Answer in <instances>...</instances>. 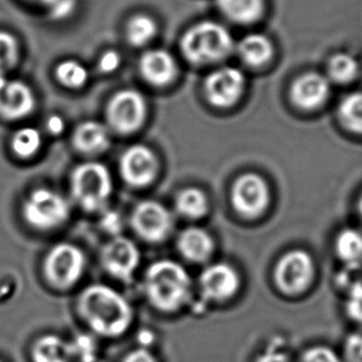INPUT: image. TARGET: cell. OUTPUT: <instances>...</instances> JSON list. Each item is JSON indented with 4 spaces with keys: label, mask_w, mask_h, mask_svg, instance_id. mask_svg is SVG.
<instances>
[{
    "label": "cell",
    "mask_w": 362,
    "mask_h": 362,
    "mask_svg": "<svg viewBox=\"0 0 362 362\" xmlns=\"http://www.w3.org/2000/svg\"><path fill=\"white\" fill-rule=\"evenodd\" d=\"M102 261L104 267L114 277L130 281L140 262V251L132 241L119 236L105 245Z\"/></svg>",
    "instance_id": "cell-13"
},
{
    "label": "cell",
    "mask_w": 362,
    "mask_h": 362,
    "mask_svg": "<svg viewBox=\"0 0 362 362\" xmlns=\"http://www.w3.org/2000/svg\"><path fill=\"white\" fill-rule=\"evenodd\" d=\"M120 168L122 176L129 185L146 186L156 175V157L147 147L136 145L130 147L122 155Z\"/></svg>",
    "instance_id": "cell-14"
},
{
    "label": "cell",
    "mask_w": 362,
    "mask_h": 362,
    "mask_svg": "<svg viewBox=\"0 0 362 362\" xmlns=\"http://www.w3.org/2000/svg\"><path fill=\"white\" fill-rule=\"evenodd\" d=\"M344 362H362V329L353 332L344 341Z\"/></svg>",
    "instance_id": "cell-33"
},
{
    "label": "cell",
    "mask_w": 362,
    "mask_h": 362,
    "mask_svg": "<svg viewBox=\"0 0 362 362\" xmlns=\"http://www.w3.org/2000/svg\"><path fill=\"white\" fill-rule=\"evenodd\" d=\"M69 343L74 361L86 362L97 358V343L90 335L78 334Z\"/></svg>",
    "instance_id": "cell-32"
},
{
    "label": "cell",
    "mask_w": 362,
    "mask_h": 362,
    "mask_svg": "<svg viewBox=\"0 0 362 362\" xmlns=\"http://www.w3.org/2000/svg\"><path fill=\"white\" fill-rule=\"evenodd\" d=\"M54 76L66 88L77 89L87 83L88 69L76 59H64L57 64Z\"/></svg>",
    "instance_id": "cell-28"
},
{
    "label": "cell",
    "mask_w": 362,
    "mask_h": 362,
    "mask_svg": "<svg viewBox=\"0 0 362 362\" xmlns=\"http://www.w3.org/2000/svg\"><path fill=\"white\" fill-rule=\"evenodd\" d=\"M178 249L187 259L202 262L211 256L213 251V239L203 229L189 228L183 231L180 236Z\"/></svg>",
    "instance_id": "cell-20"
},
{
    "label": "cell",
    "mask_w": 362,
    "mask_h": 362,
    "mask_svg": "<svg viewBox=\"0 0 362 362\" xmlns=\"http://www.w3.org/2000/svg\"><path fill=\"white\" fill-rule=\"evenodd\" d=\"M69 213V201L49 188L30 192L21 204L23 219L35 230H54L67 221Z\"/></svg>",
    "instance_id": "cell-4"
},
{
    "label": "cell",
    "mask_w": 362,
    "mask_h": 362,
    "mask_svg": "<svg viewBox=\"0 0 362 362\" xmlns=\"http://www.w3.org/2000/svg\"><path fill=\"white\" fill-rule=\"evenodd\" d=\"M124 362H158L157 358L146 349H137L127 355Z\"/></svg>",
    "instance_id": "cell-38"
},
{
    "label": "cell",
    "mask_w": 362,
    "mask_h": 362,
    "mask_svg": "<svg viewBox=\"0 0 362 362\" xmlns=\"http://www.w3.org/2000/svg\"><path fill=\"white\" fill-rule=\"evenodd\" d=\"M177 211L181 213L182 216L197 219L201 216H206L208 211V201L203 192L197 188H187L180 193L177 197Z\"/></svg>",
    "instance_id": "cell-29"
},
{
    "label": "cell",
    "mask_w": 362,
    "mask_h": 362,
    "mask_svg": "<svg viewBox=\"0 0 362 362\" xmlns=\"http://www.w3.org/2000/svg\"><path fill=\"white\" fill-rule=\"evenodd\" d=\"M42 146L41 132L33 127H24L16 130L10 140V148L20 160L34 158Z\"/></svg>",
    "instance_id": "cell-24"
},
{
    "label": "cell",
    "mask_w": 362,
    "mask_h": 362,
    "mask_svg": "<svg viewBox=\"0 0 362 362\" xmlns=\"http://www.w3.org/2000/svg\"><path fill=\"white\" fill-rule=\"evenodd\" d=\"M78 309L95 333L109 338L125 333L132 322V309L127 299L103 284L84 289L79 297Z\"/></svg>",
    "instance_id": "cell-1"
},
{
    "label": "cell",
    "mask_w": 362,
    "mask_h": 362,
    "mask_svg": "<svg viewBox=\"0 0 362 362\" xmlns=\"http://www.w3.org/2000/svg\"><path fill=\"white\" fill-rule=\"evenodd\" d=\"M84 264V254L79 247L69 243L54 245L44 259L45 279L54 288H71L83 274Z\"/></svg>",
    "instance_id": "cell-6"
},
{
    "label": "cell",
    "mask_w": 362,
    "mask_h": 362,
    "mask_svg": "<svg viewBox=\"0 0 362 362\" xmlns=\"http://www.w3.org/2000/svg\"><path fill=\"white\" fill-rule=\"evenodd\" d=\"M157 34L155 19L146 14L134 15L127 25V41L132 46H144L148 44Z\"/></svg>",
    "instance_id": "cell-27"
},
{
    "label": "cell",
    "mask_w": 362,
    "mask_h": 362,
    "mask_svg": "<svg viewBox=\"0 0 362 362\" xmlns=\"http://www.w3.org/2000/svg\"><path fill=\"white\" fill-rule=\"evenodd\" d=\"M231 201L236 211L249 218L257 216L269 206V191L262 177L246 173L233 187Z\"/></svg>",
    "instance_id": "cell-10"
},
{
    "label": "cell",
    "mask_w": 362,
    "mask_h": 362,
    "mask_svg": "<svg viewBox=\"0 0 362 362\" xmlns=\"http://www.w3.org/2000/svg\"><path fill=\"white\" fill-rule=\"evenodd\" d=\"M358 213H360V216H361L362 219V194L360 196V199H358Z\"/></svg>",
    "instance_id": "cell-41"
},
{
    "label": "cell",
    "mask_w": 362,
    "mask_h": 362,
    "mask_svg": "<svg viewBox=\"0 0 362 362\" xmlns=\"http://www.w3.org/2000/svg\"><path fill=\"white\" fill-rule=\"evenodd\" d=\"M140 71L147 82L165 86L170 83L176 74V61L165 49H151L142 56Z\"/></svg>",
    "instance_id": "cell-17"
},
{
    "label": "cell",
    "mask_w": 362,
    "mask_h": 362,
    "mask_svg": "<svg viewBox=\"0 0 362 362\" xmlns=\"http://www.w3.org/2000/svg\"><path fill=\"white\" fill-rule=\"evenodd\" d=\"M216 4L228 19L238 24L257 21L264 10V0H216Z\"/></svg>",
    "instance_id": "cell-21"
},
{
    "label": "cell",
    "mask_w": 362,
    "mask_h": 362,
    "mask_svg": "<svg viewBox=\"0 0 362 362\" xmlns=\"http://www.w3.org/2000/svg\"><path fill=\"white\" fill-rule=\"evenodd\" d=\"M181 49L192 64H213L233 52L234 40L224 25L206 20L187 30L182 36Z\"/></svg>",
    "instance_id": "cell-3"
},
{
    "label": "cell",
    "mask_w": 362,
    "mask_h": 362,
    "mask_svg": "<svg viewBox=\"0 0 362 362\" xmlns=\"http://www.w3.org/2000/svg\"><path fill=\"white\" fill-rule=\"evenodd\" d=\"M74 145L78 151L84 153H99L110 145L107 127L97 122H82L74 134Z\"/></svg>",
    "instance_id": "cell-19"
},
{
    "label": "cell",
    "mask_w": 362,
    "mask_h": 362,
    "mask_svg": "<svg viewBox=\"0 0 362 362\" xmlns=\"http://www.w3.org/2000/svg\"><path fill=\"white\" fill-rule=\"evenodd\" d=\"M299 362H344L337 351L328 346H314L303 354Z\"/></svg>",
    "instance_id": "cell-34"
},
{
    "label": "cell",
    "mask_w": 362,
    "mask_h": 362,
    "mask_svg": "<svg viewBox=\"0 0 362 362\" xmlns=\"http://www.w3.org/2000/svg\"><path fill=\"white\" fill-rule=\"evenodd\" d=\"M256 362H289L287 355L279 351H274V350H269L266 353L259 355Z\"/></svg>",
    "instance_id": "cell-39"
},
{
    "label": "cell",
    "mask_w": 362,
    "mask_h": 362,
    "mask_svg": "<svg viewBox=\"0 0 362 362\" xmlns=\"http://www.w3.org/2000/svg\"><path fill=\"white\" fill-rule=\"evenodd\" d=\"M244 84V74L239 69L233 67L218 69L206 79V97L213 105L228 108L240 98Z\"/></svg>",
    "instance_id": "cell-12"
},
{
    "label": "cell",
    "mask_w": 362,
    "mask_h": 362,
    "mask_svg": "<svg viewBox=\"0 0 362 362\" xmlns=\"http://www.w3.org/2000/svg\"><path fill=\"white\" fill-rule=\"evenodd\" d=\"M64 119L61 118V117L54 115V117H51V118H49V120H47V130H49L51 134L59 135V134L64 132Z\"/></svg>",
    "instance_id": "cell-40"
},
{
    "label": "cell",
    "mask_w": 362,
    "mask_h": 362,
    "mask_svg": "<svg viewBox=\"0 0 362 362\" xmlns=\"http://www.w3.org/2000/svg\"><path fill=\"white\" fill-rule=\"evenodd\" d=\"M338 117L349 132L362 135V92L346 95L339 104Z\"/></svg>",
    "instance_id": "cell-26"
},
{
    "label": "cell",
    "mask_w": 362,
    "mask_h": 362,
    "mask_svg": "<svg viewBox=\"0 0 362 362\" xmlns=\"http://www.w3.org/2000/svg\"><path fill=\"white\" fill-rule=\"evenodd\" d=\"M360 74V64L353 54L339 52L328 61V78L337 83H350Z\"/></svg>",
    "instance_id": "cell-25"
},
{
    "label": "cell",
    "mask_w": 362,
    "mask_h": 362,
    "mask_svg": "<svg viewBox=\"0 0 362 362\" xmlns=\"http://www.w3.org/2000/svg\"><path fill=\"white\" fill-rule=\"evenodd\" d=\"M102 226H103L104 230L108 231L110 234H118L120 229H122L120 216L114 211H109L103 216Z\"/></svg>",
    "instance_id": "cell-37"
},
{
    "label": "cell",
    "mask_w": 362,
    "mask_h": 362,
    "mask_svg": "<svg viewBox=\"0 0 362 362\" xmlns=\"http://www.w3.org/2000/svg\"><path fill=\"white\" fill-rule=\"evenodd\" d=\"M86 362H104L103 360H100V358H93V360H90V361H86Z\"/></svg>",
    "instance_id": "cell-42"
},
{
    "label": "cell",
    "mask_w": 362,
    "mask_h": 362,
    "mask_svg": "<svg viewBox=\"0 0 362 362\" xmlns=\"http://www.w3.org/2000/svg\"><path fill=\"white\" fill-rule=\"evenodd\" d=\"M345 313L358 329H362V281H354L346 288Z\"/></svg>",
    "instance_id": "cell-31"
},
{
    "label": "cell",
    "mask_w": 362,
    "mask_h": 362,
    "mask_svg": "<svg viewBox=\"0 0 362 362\" xmlns=\"http://www.w3.org/2000/svg\"><path fill=\"white\" fill-rule=\"evenodd\" d=\"M313 276V259L303 250H293L284 255L274 272L279 288L288 294L303 292L312 284Z\"/></svg>",
    "instance_id": "cell-7"
},
{
    "label": "cell",
    "mask_w": 362,
    "mask_h": 362,
    "mask_svg": "<svg viewBox=\"0 0 362 362\" xmlns=\"http://www.w3.org/2000/svg\"><path fill=\"white\" fill-rule=\"evenodd\" d=\"M120 64H122L120 54L117 51L110 49L102 56V59L99 61V69H102L103 72L109 74V72H114L115 69H118Z\"/></svg>",
    "instance_id": "cell-36"
},
{
    "label": "cell",
    "mask_w": 362,
    "mask_h": 362,
    "mask_svg": "<svg viewBox=\"0 0 362 362\" xmlns=\"http://www.w3.org/2000/svg\"><path fill=\"white\" fill-rule=\"evenodd\" d=\"M146 114V104L141 94L127 89L114 95L108 105V122L114 130L122 134L135 132L141 127Z\"/></svg>",
    "instance_id": "cell-8"
},
{
    "label": "cell",
    "mask_w": 362,
    "mask_h": 362,
    "mask_svg": "<svg viewBox=\"0 0 362 362\" xmlns=\"http://www.w3.org/2000/svg\"><path fill=\"white\" fill-rule=\"evenodd\" d=\"M0 362H4V361H3V360H1V358H0Z\"/></svg>",
    "instance_id": "cell-43"
},
{
    "label": "cell",
    "mask_w": 362,
    "mask_h": 362,
    "mask_svg": "<svg viewBox=\"0 0 362 362\" xmlns=\"http://www.w3.org/2000/svg\"><path fill=\"white\" fill-rule=\"evenodd\" d=\"M291 94L297 107L313 110L322 107L328 100L330 81L323 74L308 72L294 82Z\"/></svg>",
    "instance_id": "cell-15"
},
{
    "label": "cell",
    "mask_w": 362,
    "mask_h": 362,
    "mask_svg": "<svg viewBox=\"0 0 362 362\" xmlns=\"http://www.w3.org/2000/svg\"><path fill=\"white\" fill-rule=\"evenodd\" d=\"M36 98L29 84L0 74V119L18 122L34 113Z\"/></svg>",
    "instance_id": "cell-9"
},
{
    "label": "cell",
    "mask_w": 362,
    "mask_h": 362,
    "mask_svg": "<svg viewBox=\"0 0 362 362\" xmlns=\"http://www.w3.org/2000/svg\"><path fill=\"white\" fill-rule=\"evenodd\" d=\"M145 289L156 308L176 310L189 298L191 279L181 264L168 259L158 261L147 271Z\"/></svg>",
    "instance_id": "cell-2"
},
{
    "label": "cell",
    "mask_w": 362,
    "mask_h": 362,
    "mask_svg": "<svg viewBox=\"0 0 362 362\" xmlns=\"http://www.w3.org/2000/svg\"><path fill=\"white\" fill-rule=\"evenodd\" d=\"M71 187L74 201L86 211H95L107 204L113 191V182L107 167L87 162L74 170Z\"/></svg>",
    "instance_id": "cell-5"
},
{
    "label": "cell",
    "mask_w": 362,
    "mask_h": 362,
    "mask_svg": "<svg viewBox=\"0 0 362 362\" xmlns=\"http://www.w3.org/2000/svg\"><path fill=\"white\" fill-rule=\"evenodd\" d=\"M171 214L157 202L140 203L132 214V226L137 234L147 241H161L172 229Z\"/></svg>",
    "instance_id": "cell-11"
},
{
    "label": "cell",
    "mask_w": 362,
    "mask_h": 362,
    "mask_svg": "<svg viewBox=\"0 0 362 362\" xmlns=\"http://www.w3.org/2000/svg\"><path fill=\"white\" fill-rule=\"evenodd\" d=\"M203 294L211 300H226L238 292L240 279L235 269L229 264H216L203 272L201 276Z\"/></svg>",
    "instance_id": "cell-16"
},
{
    "label": "cell",
    "mask_w": 362,
    "mask_h": 362,
    "mask_svg": "<svg viewBox=\"0 0 362 362\" xmlns=\"http://www.w3.org/2000/svg\"><path fill=\"white\" fill-rule=\"evenodd\" d=\"M335 252L350 269L362 266V231L346 228L339 233L335 240Z\"/></svg>",
    "instance_id": "cell-22"
},
{
    "label": "cell",
    "mask_w": 362,
    "mask_h": 362,
    "mask_svg": "<svg viewBox=\"0 0 362 362\" xmlns=\"http://www.w3.org/2000/svg\"><path fill=\"white\" fill-rule=\"evenodd\" d=\"M21 59V45L9 30L0 29V74L14 69Z\"/></svg>",
    "instance_id": "cell-30"
},
{
    "label": "cell",
    "mask_w": 362,
    "mask_h": 362,
    "mask_svg": "<svg viewBox=\"0 0 362 362\" xmlns=\"http://www.w3.org/2000/svg\"><path fill=\"white\" fill-rule=\"evenodd\" d=\"M77 0H57L54 4L49 6V15L54 20L66 19L76 9Z\"/></svg>",
    "instance_id": "cell-35"
},
{
    "label": "cell",
    "mask_w": 362,
    "mask_h": 362,
    "mask_svg": "<svg viewBox=\"0 0 362 362\" xmlns=\"http://www.w3.org/2000/svg\"><path fill=\"white\" fill-rule=\"evenodd\" d=\"M238 51L245 64L257 67L269 62L274 54V47L267 36L262 34H249L241 40Z\"/></svg>",
    "instance_id": "cell-23"
},
{
    "label": "cell",
    "mask_w": 362,
    "mask_h": 362,
    "mask_svg": "<svg viewBox=\"0 0 362 362\" xmlns=\"http://www.w3.org/2000/svg\"><path fill=\"white\" fill-rule=\"evenodd\" d=\"M30 358L31 362H74L69 341L54 334L36 339L31 345Z\"/></svg>",
    "instance_id": "cell-18"
}]
</instances>
